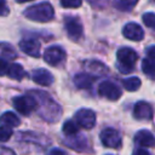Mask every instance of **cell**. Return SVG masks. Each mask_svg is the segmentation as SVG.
<instances>
[{
	"label": "cell",
	"mask_w": 155,
	"mask_h": 155,
	"mask_svg": "<svg viewBox=\"0 0 155 155\" xmlns=\"http://www.w3.org/2000/svg\"><path fill=\"white\" fill-rule=\"evenodd\" d=\"M6 61H7V59H4V58L0 57V76L7 74V70H8V67H10V65L7 64Z\"/></svg>",
	"instance_id": "f1b7e54d"
},
{
	"label": "cell",
	"mask_w": 155,
	"mask_h": 155,
	"mask_svg": "<svg viewBox=\"0 0 155 155\" xmlns=\"http://www.w3.org/2000/svg\"><path fill=\"white\" fill-rule=\"evenodd\" d=\"M0 57L4 59H7V61L15 59L17 57V52L15 51L12 45L0 41Z\"/></svg>",
	"instance_id": "d6986e66"
},
{
	"label": "cell",
	"mask_w": 155,
	"mask_h": 155,
	"mask_svg": "<svg viewBox=\"0 0 155 155\" xmlns=\"http://www.w3.org/2000/svg\"><path fill=\"white\" fill-rule=\"evenodd\" d=\"M134 143L139 147H153L155 145V138L148 130H140L134 134Z\"/></svg>",
	"instance_id": "5bb4252c"
},
{
	"label": "cell",
	"mask_w": 155,
	"mask_h": 155,
	"mask_svg": "<svg viewBox=\"0 0 155 155\" xmlns=\"http://www.w3.org/2000/svg\"><path fill=\"white\" fill-rule=\"evenodd\" d=\"M27 1H30V0H16V2H27Z\"/></svg>",
	"instance_id": "836d02e7"
},
{
	"label": "cell",
	"mask_w": 155,
	"mask_h": 155,
	"mask_svg": "<svg viewBox=\"0 0 155 155\" xmlns=\"http://www.w3.org/2000/svg\"><path fill=\"white\" fill-rule=\"evenodd\" d=\"M71 137H74V142L70 139V140H68L67 142V144L70 147V148H73V149H76V150H84L85 149V147L87 145V142H86V139H85V137L82 136V134H74V136H71Z\"/></svg>",
	"instance_id": "ffe728a7"
},
{
	"label": "cell",
	"mask_w": 155,
	"mask_h": 155,
	"mask_svg": "<svg viewBox=\"0 0 155 155\" xmlns=\"http://www.w3.org/2000/svg\"><path fill=\"white\" fill-rule=\"evenodd\" d=\"M122 34H124V36L126 39L133 40V41H140L144 38V30H143V28L139 24L133 23V22H130V23H127L124 27Z\"/></svg>",
	"instance_id": "30bf717a"
},
{
	"label": "cell",
	"mask_w": 155,
	"mask_h": 155,
	"mask_svg": "<svg viewBox=\"0 0 155 155\" xmlns=\"http://www.w3.org/2000/svg\"><path fill=\"white\" fill-rule=\"evenodd\" d=\"M65 58V51L61 46H50L44 52V59L50 65H58L61 64Z\"/></svg>",
	"instance_id": "52a82bcc"
},
{
	"label": "cell",
	"mask_w": 155,
	"mask_h": 155,
	"mask_svg": "<svg viewBox=\"0 0 155 155\" xmlns=\"http://www.w3.org/2000/svg\"><path fill=\"white\" fill-rule=\"evenodd\" d=\"M145 53H147V57L155 59V45H153V46H149V47L145 50Z\"/></svg>",
	"instance_id": "f546056e"
},
{
	"label": "cell",
	"mask_w": 155,
	"mask_h": 155,
	"mask_svg": "<svg viewBox=\"0 0 155 155\" xmlns=\"http://www.w3.org/2000/svg\"><path fill=\"white\" fill-rule=\"evenodd\" d=\"M75 120L79 124V126L88 130V128H92L96 124V114L91 109L82 108L75 113Z\"/></svg>",
	"instance_id": "9c48e42d"
},
{
	"label": "cell",
	"mask_w": 155,
	"mask_h": 155,
	"mask_svg": "<svg viewBox=\"0 0 155 155\" xmlns=\"http://www.w3.org/2000/svg\"><path fill=\"white\" fill-rule=\"evenodd\" d=\"M143 23L149 28H155V13L154 12H147L142 17Z\"/></svg>",
	"instance_id": "484cf974"
},
{
	"label": "cell",
	"mask_w": 155,
	"mask_h": 155,
	"mask_svg": "<svg viewBox=\"0 0 155 155\" xmlns=\"http://www.w3.org/2000/svg\"><path fill=\"white\" fill-rule=\"evenodd\" d=\"M81 4H82V0H61V5L63 7H69V8L80 7Z\"/></svg>",
	"instance_id": "4316f807"
},
{
	"label": "cell",
	"mask_w": 155,
	"mask_h": 155,
	"mask_svg": "<svg viewBox=\"0 0 155 155\" xmlns=\"http://www.w3.org/2000/svg\"><path fill=\"white\" fill-rule=\"evenodd\" d=\"M64 29L67 35L71 40H79L82 35V24L78 17H65L64 18Z\"/></svg>",
	"instance_id": "8992f818"
},
{
	"label": "cell",
	"mask_w": 155,
	"mask_h": 155,
	"mask_svg": "<svg viewBox=\"0 0 155 155\" xmlns=\"http://www.w3.org/2000/svg\"><path fill=\"white\" fill-rule=\"evenodd\" d=\"M1 153H6V154H15V151L13 150H11V149H6V148H0V154Z\"/></svg>",
	"instance_id": "4dcf8cb0"
},
{
	"label": "cell",
	"mask_w": 155,
	"mask_h": 155,
	"mask_svg": "<svg viewBox=\"0 0 155 155\" xmlns=\"http://www.w3.org/2000/svg\"><path fill=\"white\" fill-rule=\"evenodd\" d=\"M79 124H75L73 120H68L63 124V127H62V132L67 136V137H71L76 133H79Z\"/></svg>",
	"instance_id": "7402d4cb"
},
{
	"label": "cell",
	"mask_w": 155,
	"mask_h": 155,
	"mask_svg": "<svg viewBox=\"0 0 155 155\" xmlns=\"http://www.w3.org/2000/svg\"><path fill=\"white\" fill-rule=\"evenodd\" d=\"M140 84H142V82H140L139 78H137V76H131V78H127V79L122 80L124 87H125L127 91H131V92L137 91V90L140 87Z\"/></svg>",
	"instance_id": "44dd1931"
},
{
	"label": "cell",
	"mask_w": 155,
	"mask_h": 155,
	"mask_svg": "<svg viewBox=\"0 0 155 155\" xmlns=\"http://www.w3.org/2000/svg\"><path fill=\"white\" fill-rule=\"evenodd\" d=\"M13 134V131H12V127H8V126H0V142H6L11 138V136Z\"/></svg>",
	"instance_id": "d4e9b609"
},
{
	"label": "cell",
	"mask_w": 155,
	"mask_h": 155,
	"mask_svg": "<svg viewBox=\"0 0 155 155\" xmlns=\"http://www.w3.org/2000/svg\"><path fill=\"white\" fill-rule=\"evenodd\" d=\"M138 0H116L115 1V7L120 11H131L136 5H137Z\"/></svg>",
	"instance_id": "cb8c5ba5"
},
{
	"label": "cell",
	"mask_w": 155,
	"mask_h": 155,
	"mask_svg": "<svg viewBox=\"0 0 155 155\" xmlns=\"http://www.w3.org/2000/svg\"><path fill=\"white\" fill-rule=\"evenodd\" d=\"M133 116L137 120H151L153 117V108L149 103L147 102H138L136 103L134 108H133Z\"/></svg>",
	"instance_id": "7c38bea8"
},
{
	"label": "cell",
	"mask_w": 155,
	"mask_h": 155,
	"mask_svg": "<svg viewBox=\"0 0 155 155\" xmlns=\"http://www.w3.org/2000/svg\"><path fill=\"white\" fill-rule=\"evenodd\" d=\"M117 57V68L121 73L127 74L133 69L134 63L138 59V54L131 47H121L116 52Z\"/></svg>",
	"instance_id": "3957f363"
},
{
	"label": "cell",
	"mask_w": 155,
	"mask_h": 155,
	"mask_svg": "<svg viewBox=\"0 0 155 155\" xmlns=\"http://www.w3.org/2000/svg\"><path fill=\"white\" fill-rule=\"evenodd\" d=\"M98 93L110 101H116L121 97V88L111 81H102L98 86Z\"/></svg>",
	"instance_id": "ba28073f"
},
{
	"label": "cell",
	"mask_w": 155,
	"mask_h": 155,
	"mask_svg": "<svg viewBox=\"0 0 155 155\" xmlns=\"http://www.w3.org/2000/svg\"><path fill=\"white\" fill-rule=\"evenodd\" d=\"M7 75L11 78V79H13V80H22L25 75H27V73H25V70L23 69V67L21 65V64H18V63H12V64H10V67H8V70H7Z\"/></svg>",
	"instance_id": "ac0fdd59"
},
{
	"label": "cell",
	"mask_w": 155,
	"mask_h": 155,
	"mask_svg": "<svg viewBox=\"0 0 155 155\" xmlns=\"http://www.w3.org/2000/svg\"><path fill=\"white\" fill-rule=\"evenodd\" d=\"M142 70L144 74L149 75V76H154L155 75V59L153 58H144L142 61Z\"/></svg>",
	"instance_id": "603a6c76"
},
{
	"label": "cell",
	"mask_w": 155,
	"mask_h": 155,
	"mask_svg": "<svg viewBox=\"0 0 155 155\" xmlns=\"http://www.w3.org/2000/svg\"><path fill=\"white\" fill-rule=\"evenodd\" d=\"M15 109L22 115H29L38 108L36 98L30 93L25 96H17L12 99Z\"/></svg>",
	"instance_id": "277c9868"
},
{
	"label": "cell",
	"mask_w": 155,
	"mask_h": 155,
	"mask_svg": "<svg viewBox=\"0 0 155 155\" xmlns=\"http://www.w3.org/2000/svg\"><path fill=\"white\" fill-rule=\"evenodd\" d=\"M101 142L104 147L107 148H113V149H119L121 147V143H122V139H121V136L120 133L115 130V128H111V127H108V128H104L102 132H101Z\"/></svg>",
	"instance_id": "5b68a950"
},
{
	"label": "cell",
	"mask_w": 155,
	"mask_h": 155,
	"mask_svg": "<svg viewBox=\"0 0 155 155\" xmlns=\"http://www.w3.org/2000/svg\"><path fill=\"white\" fill-rule=\"evenodd\" d=\"M23 15H24V17H27L30 21L44 23V22H48L53 18L54 11L50 2L44 1L40 4H35L33 6H29L28 8L24 10Z\"/></svg>",
	"instance_id": "7a4b0ae2"
},
{
	"label": "cell",
	"mask_w": 155,
	"mask_h": 155,
	"mask_svg": "<svg viewBox=\"0 0 155 155\" xmlns=\"http://www.w3.org/2000/svg\"><path fill=\"white\" fill-rule=\"evenodd\" d=\"M84 65H85V68L87 69V71L91 73V74L94 75V76H102V75H105V74L108 73V67L104 65V64H103L102 62H99V61H94V59H92V61H86V62L84 63Z\"/></svg>",
	"instance_id": "2e32d148"
},
{
	"label": "cell",
	"mask_w": 155,
	"mask_h": 155,
	"mask_svg": "<svg viewBox=\"0 0 155 155\" xmlns=\"http://www.w3.org/2000/svg\"><path fill=\"white\" fill-rule=\"evenodd\" d=\"M19 122H21L19 117L12 111H5L0 116V124L5 125V126H8V127H16V126L19 125Z\"/></svg>",
	"instance_id": "e0dca14e"
},
{
	"label": "cell",
	"mask_w": 155,
	"mask_h": 155,
	"mask_svg": "<svg viewBox=\"0 0 155 155\" xmlns=\"http://www.w3.org/2000/svg\"><path fill=\"white\" fill-rule=\"evenodd\" d=\"M96 78L94 75L87 74V73H80L74 76V84L80 90H90Z\"/></svg>",
	"instance_id": "9a60e30c"
},
{
	"label": "cell",
	"mask_w": 155,
	"mask_h": 155,
	"mask_svg": "<svg viewBox=\"0 0 155 155\" xmlns=\"http://www.w3.org/2000/svg\"><path fill=\"white\" fill-rule=\"evenodd\" d=\"M50 153L51 154H65V151L61 150V149H52V150H50Z\"/></svg>",
	"instance_id": "1f68e13d"
},
{
	"label": "cell",
	"mask_w": 155,
	"mask_h": 155,
	"mask_svg": "<svg viewBox=\"0 0 155 155\" xmlns=\"http://www.w3.org/2000/svg\"><path fill=\"white\" fill-rule=\"evenodd\" d=\"M133 153H134V154H145V155L149 154V153H148L147 150H144V149H136Z\"/></svg>",
	"instance_id": "d6a6232c"
},
{
	"label": "cell",
	"mask_w": 155,
	"mask_h": 155,
	"mask_svg": "<svg viewBox=\"0 0 155 155\" xmlns=\"http://www.w3.org/2000/svg\"><path fill=\"white\" fill-rule=\"evenodd\" d=\"M10 13V8L6 4L5 0H0V17H4V16H7Z\"/></svg>",
	"instance_id": "83f0119b"
},
{
	"label": "cell",
	"mask_w": 155,
	"mask_h": 155,
	"mask_svg": "<svg viewBox=\"0 0 155 155\" xmlns=\"http://www.w3.org/2000/svg\"><path fill=\"white\" fill-rule=\"evenodd\" d=\"M30 93L36 98L39 105L38 113L45 121L56 122L59 120L62 115V108L50 97V94L44 91H31Z\"/></svg>",
	"instance_id": "6da1fadb"
},
{
	"label": "cell",
	"mask_w": 155,
	"mask_h": 155,
	"mask_svg": "<svg viewBox=\"0 0 155 155\" xmlns=\"http://www.w3.org/2000/svg\"><path fill=\"white\" fill-rule=\"evenodd\" d=\"M31 79L35 84H38L40 86H50L53 82V75L44 68L35 69L31 74Z\"/></svg>",
	"instance_id": "4fadbf2b"
},
{
	"label": "cell",
	"mask_w": 155,
	"mask_h": 155,
	"mask_svg": "<svg viewBox=\"0 0 155 155\" xmlns=\"http://www.w3.org/2000/svg\"><path fill=\"white\" fill-rule=\"evenodd\" d=\"M19 48L28 56L35 58L40 56V42L35 39H22L19 41Z\"/></svg>",
	"instance_id": "8fae6325"
}]
</instances>
